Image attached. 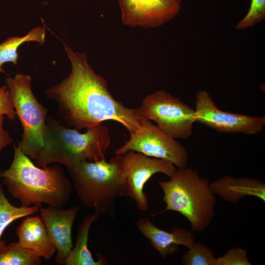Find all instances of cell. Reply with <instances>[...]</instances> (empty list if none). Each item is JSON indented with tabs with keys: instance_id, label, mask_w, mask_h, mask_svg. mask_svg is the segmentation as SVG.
<instances>
[{
	"instance_id": "cell-1",
	"label": "cell",
	"mask_w": 265,
	"mask_h": 265,
	"mask_svg": "<svg viewBox=\"0 0 265 265\" xmlns=\"http://www.w3.org/2000/svg\"><path fill=\"white\" fill-rule=\"evenodd\" d=\"M71 64L69 75L45 91L47 99L58 105L56 119L76 130L112 120L123 125L130 134L137 132L144 119L137 108L126 107L110 94L106 80L88 64L84 52L73 51L63 43Z\"/></svg>"
},
{
	"instance_id": "cell-2",
	"label": "cell",
	"mask_w": 265,
	"mask_h": 265,
	"mask_svg": "<svg viewBox=\"0 0 265 265\" xmlns=\"http://www.w3.org/2000/svg\"><path fill=\"white\" fill-rule=\"evenodd\" d=\"M13 148L11 165L0 176L9 193L24 207L33 205L40 208L45 203L62 208L69 201L73 189L63 168L56 164L39 167L15 144Z\"/></svg>"
},
{
	"instance_id": "cell-3",
	"label": "cell",
	"mask_w": 265,
	"mask_h": 265,
	"mask_svg": "<svg viewBox=\"0 0 265 265\" xmlns=\"http://www.w3.org/2000/svg\"><path fill=\"white\" fill-rule=\"evenodd\" d=\"M44 146L36 164L45 167L60 163L72 169L84 161L105 159L110 143L109 129L102 124L86 129L84 133L61 124L53 116H47Z\"/></svg>"
},
{
	"instance_id": "cell-4",
	"label": "cell",
	"mask_w": 265,
	"mask_h": 265,
	"mask_svg": "<svg viewBox=\"0 0 265 265\" xmlns=\"http://www.w3.org/2000/svg\"><path fill=\"white\" fill-rule=\"evenodd\" d=\"M67 170L78 197L98 216H114L116 199L127 196L123 155H116L108 161H84Z\"/></svg>"
},
{
	"instance_id": "cell-5",
	"label": "cell",
	"mask_w": 265,
	"mask_h": 265,
	"mask_svg": "<svg viewBox=\"0 0 265 265\" xmlns=\"http://www.w3.org/2000/svg\"><path fill=\"white\" fill-rule=\"evenodd\" d=\"M166 208L177 212L189 222L193 231L204 232L215 214L216 199L208 179L188 166L177 168L169 180L159 181Z\"/></svg>"
},
{
	"instance_id": "cell-6",
	"label": "cell",
	"mask_w": 265,
	"mask_h": 265,
	"mask_svg": "<svg viewBox=\"0 0 265 265\" xmlns=\"http://www.w3.org/2000/svg\"><path fill=\"white\" fill-rule=\"evenodd\" d=\"M31 76L17 74L6 78L5 82L16 114L23 132L17 145L26 156L36 161L44 146L46 119L49 109L36 98L31 89Z\"/></svg>"
},
{
	"instance_id": "cell-7",
	"label": "cell",
	"mask_w": 265,
	"mask_h": 265,
	"mask_svg": "<svg viewBox=\"0 0 265 265\" xmlns=\"http://www.w3.org/2000/svg\"><path fill=\"white\" fill-rule=\"evenodd\" d=\"M137 109L141 118L155 121L161 130L175 139H186L193 133L194 109L165 91L146 96Z\"/></svg>"
},
{
	"instance_id": "cell-8",
	"label": "cell",
	"mask_w": 265,
	"mask_h": 265,
	"mask_svg": "<svg viewBox=\"0 0 265 265\" xmlns=\"http://www.w3.org/2000/svg\"><path fill=\"white\" fill-rule=\"evenodd\" d=\"M130 136L129 140L116 150L115 155H124L129 151H133L168 160L177 168L188 166V154L186 149L150 120L144 119L139 129Z\"/></svg>"
},
{
	"instance_id": "cell-9",
	"label": "cell",
	"mask_w": 265,
	"mask_h": 265,
	"mask_svg": "<svg viewBox=\"0 0 265 265\" xmlns=\"http://www.w3.org/2000/svg\"><path fill=\"white\" fill-rule=\"evenodd\" d=\"M195 121L219 133L255 135L264 130L265 116H253L222 111L206 90L195 95Z\"/></svg>"
},
{
	"instance_id": "cell-10",
	"label": "cell",
	"mask_w": 265,
	"mask_h": 265,
	"mask_svg": "<svg viewBox=\"0 0 265 265\" xmlns=\"http://www.w3.org/2000/svg\"><path fill=\"white\" fill-rule=\"evenodd\" d=\"M127 196L133 200L140 211L149 209V201L143 191L146 183L155 174L162 173L169 178L177 168L165 159L150 157L140 153L129 151L123 155Z\"/></svg>"
},
{
	"instance_id": "cell-11",
	"label": "cell",
	"mask_w": 265,
	"mask_h": 265,
	"mask_svg": "<svg viewBox=\"0 0 265 265\" xmlns=\"http://www.w3.org/2000/svg\"><path fill=\"white\" fill-rule=\"evenodd\" d=\"M122 23L131 27L154 28L180 11L181 0H118Z\"/></svg>"
},
{
	"instance_id": "cell-12",
	"label": "cell",
	"mask_w": 265,
	"mask_h": 265,
	"mask_svg": "<svg viewBox=\"0 0 265 265\" xmlns=\"http://www.w3.org/2000/svg\"><path fill=\"white\" fill-rule=\"evenodd\" d=\"M80 210L79 206L66 210L49 206L39 208L40 216L51 240L56 249L55 260L58 264H65L73 247L72 230Z\"/></svg>"
},
{
	"instance_id": "cell-13",
	"label": "cell",
	"mask_w": 265,
	"mask_h": 265,
	"mask_svg": "<svg viewBox=\"0 0 265 265\" xmlns=\"http://www.w3.org/2000/svg\"><path fill=\"white\" fill-rule=\"evenodd\" d=\"M136 225L140 232L150 241L153 247L164 259L177 253L179 245L188 249L196 242L194 234L185 228L175 226L168 232L159 228L145 218H139Z\"/></svg>"
},
{
	"instance_id": "cell-14",
	"label": "cell",
	"mask_w": 265,
	"mask_h": 265,
	"mask_svg": "<svg viewBox=\"0 0 265 265\" xmlns=\"http://www.w3.org/2000/svg\"><path fill=\"white\" fill-rule=\"evenodd\" d=\"M16 233L21 246L46 260H50L56 251L40 216H26Z\"/></svg>"
},
{
	"instance_id": "cell-15",
	"label": "cell",
	"mask_w": 265,
	"mask_h": 265,
	"mask_svg": "<svg viewBox=\"0 0 265 265\" xmlns=\"http://www.w3.org/2000/svg\"><path fill=\"white\" fill-rule=\"evenodd\" d=\"M214 194L227 202L238 203L247 196H254L265 202V184L249 177L224 176L210 183Z\"/></svg>"
},
{
	"instance_id": "cell-16",
	"label": "cell",
	"mask_w": 265,
	"mask_h": 265,
	"mask_svg": "<svg viewBox=\"0 0 265 265\" xmlns=\"http://www.w3.org/2000/svg\"><path fill=\"white\" fill-rule=\"evenodd\" d=\"M95 213L87 215L79 224L75 245L69 253L65 265H108L105 257L98 255L95 261L88 249V235L91 226L98 219Z\"/></svg>"
},
{
	"instance_id": "cell-17",
	"label": "cell",
	"mask_w": 265,
	"mask_h": 265,
	"mask_svg": "<svg viewBox=\"0 0 265 265\" xmlns=\"http://www.w3.org/2000/svg\"><path fill=\"white\" fill-rule=\"evenodd\" d=\"M46 30L44 27L38 26L32 28L23 37L11 36L0 44V73H5L2 65L11 62L17 65L19 58L17 52L18 47L26 42H36L43 45L45 42Z\"/></svg>"
},
{
	"instance_id": "cell-18",
	"label": "cell",
	"mask_w": 265,
	"mask_h": 265,
	"mask_svg": "<svg viewBox=\"0 0 265 265\" xmlns=\"http://www.w3.org/2000/svg\"><path fill=\"white\" fill-rule=\"evenodd\" d=\"M39 211L35 206L19 207L13 205L5 196L2 185H0V251L7 245L2 239L3 233L6 227L18 218L33 214Z\"/></svg>"
},
{
	"instance_id": "cell-19",
	"label": "cell",
	"mask_w": 265,
	"mask_h": 265,
	"mask_svg": "<svg viewBox=\"0 0 265 265\" xmlns=\"http://www.w3.org/2000/svg\"><path fill=\"white\" fill-rule=\"evenodd\" d=\"M41 257L18 242L7 245L0 251V265H40Z\"/></svg>"
},
{
	"instance_id": "cell-20",
	"label": "cell",
	"mask_w": 265,
	"mask_h": 265,
	"mask_svg": "<svg viewBox=\"0 0 265 265\" xmlns=\"http://www.w3.org/2000/svg\"><path fill=\"white\" fill-rule=\"evenodd\" d=\"M214 252L202 242H195L181 257L183 265H216Z\"/></svg>"
},
{
	"instance_id": "cell-21",
	"label": "cell",
	"mask_w": 265,
	"mask_h": 265,
	"mask_svg": "<svg viewBox=\"0 0 265 265\" xmlns=\"http://www.w3.org/2000/svg\"><path fill=\"white\" fill-rule=\"evenodd\" d=\"M265 18V0H251L246 15L235 26L237 30L252 27Z\"/></svg>"
},
{
	"instance_id": "cell-22",
	"label": "cell",
	"mask_w": 265,
	"mask_h": 265,
	"mask_svg": "<svg viewBox=\"0 0 265 265\" xmlns=\"http://www.w3.org/2000/svg\"><path fill=\"white\" fill-rule=\"evenodd\" d=\"M247 251L239 247L230 248L222 256L216 258V265H251Z\"/></svg>"
},
{
	"instance_id": "cell-23",
	"label": "cell",
	"mask_w": 265,
	"mask_h": 265,
	"mask_svg": "<svg viewBox=\"0 0 265 265\" xmlns=\"http://www.w3.org/2000/svg\"><path fill=\"white\" fill-rule=\"evenodd\" d=\"M0 115L5 116L10 120H13L16 115L6 85L0 87Z\"/></svg>"
},
{
	"instance_id": "cell-24",
	"label": "cell",
	"mask_w": 265,
	"mask_h": 265,
	"mask_svg": "<svg viewBox=\"0 0 265 265\" xmlns=\"http://www.w3.org/2000/svg\"><path fill=\"white\" fill-rule=\"evenodd\" d=\"M4 116H0V153L3 149L13 142L9 132L4 128ZM0 168V176L2 173Z\"/></svg>"
}]
</instances>
